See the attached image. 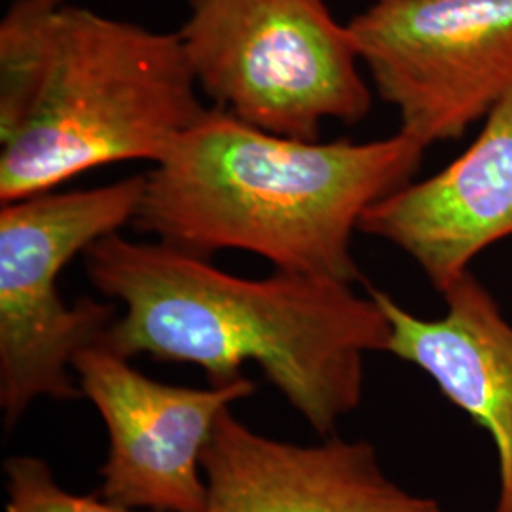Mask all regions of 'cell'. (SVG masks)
<instances>
[{"mask_svg": "<svg viewBox=\"0 0 512 512\" xmlns=\"http://www.w3.org/2000/svg\"><path fill=\"white\" fill-rule=\"evenodd\" d=\"M82 258L93 287L120 308L99 344L126 359L200 366L211 385L255 363L323 439L363 401L366 355L387 346L384 310L344 281L279 270L247 279L120 232Z\"/></svg>", "mask_w": 512, "mask_h": 512, "instance_id": "cell-1", "label": "cell"}, {"mask_svg": "<svg viewBox=\"0 0 512 512\" xmlns=\"http://www.w3.org/2000/svg\"><path fill=\"white\" fill-rule=\"evenodd\" d=\"M425 147L397 131L368 143L304 141L207 107L143 173L137 232L186 253L245 251L279 272L353 285L366 209L412 181Z\"/></svg>", "mask_w": 512, "mask_h": 512, "instance_id": "cell-2", "label": "cell"}, {"mask_svg": "<svg viewBox=\"0 0 512 512\" xmlns=\"http://www.w3.org/2000/svg\"><path fill=\"white\" fill-rule=\"evenodd\" d=\"M205 109L179 33L14 0L0 21V203L103 165L156 164Z\"/></svg>", "mask_w": 512, "mask_h": 512, "instance_id": "cell-3", "label": "cell"}, {"mask_svg": "<svg viewBox=\"0 0 512 512\" xmlns=\"http://www.w3.org/2000/svg\"><path fill=\"white\" fill-rule=\"evenodd\" d=\"M145 177L86 190L44 192L0 207V408L12 429L37 399L82 395L74 357L103 340L120 308L80 298L59 275L95 241L131 226Z\"/></svg>", "mask_w": 512, "mask_h": 512, "instance_id": "cell-4", "label": "cell"}, {"mask_svg": "<svg viewBox=\"0 0 512 512\" xmlns=\"http://www.w3.org/2000/svg\"><path fill=\"white\" fill-rule=\"evenodd\" d=\"M177 33L200 92L256 128L319 141L325 120L357 124L372 107L325 0H190Z\"/></svg>", "mask_w": 512, "mask_h": 512, "instance_id": "cell-5", "label": "cell"}, {"mask_svg": "<svg viewBox=\"0 0 512 512\" xmlns=\"http://www.w3.org/2000/svg\"><path fill=\"white\" fill-rule=\"evenodd\" d=\"M348 25L399 131L425 148L456 141L512 92V0H382Z\"/></svg>", "mask_w": 512, "mask_h": 512, "instance_id": "cell-6", "label": "cell"}, {"mask_svg": "<svg viewBox=\"0 0 512 512\" xmlns=\"http://www.w3.org/2000/svg\"><path fill=\"white\" fill-rule=\"evenodd\" d=\"M73 370L109 431L101 497L126 509L205 512V446L220 414L255 384L245 376L209 389L162 384L103 344L82 349Z\"/></svg>", "mask_w": 512, "mask_h": 512, "instance_id": "cell-7", "label": "cell"}, {"mask_svg": "<svg viewBox=\"0 0 512 512\" xmlns=\"http://www.w3.org/2000/svg\"><path fill=\"white\" fill-rule=\"evenodd\" d=\"M205 512H444L391 480L365 440L300 446L270 439L226 408L202 459Z\"/></svg>", "mask_w": 512, "mask_h": 512, "instance_id": "cell-8", "label": "cell"}, {"mask_svg": "<svg viewBox=\"0 0 512 512\" xmlns=\"http://www.w3.org/2000/svg\"><path fill=\"white\" fill-rule=\"evenodd\" d=\"M359 232L410 256L442 293L490 245L512 236V92L469 148L420 183L370 205Z\"/></svg>", "mask_w": 512, "mask_h": 512, "instance_id": "cell-9", "label": "cell"}, {"mask_svg": "<svg viewBox=\"0 0 512 512\" xmlns=\"http://www.w3.org/2000/svg\"><path fill=\"white\" fill-rule=\"evenodd\" d=\"M389 323L385 353L418 366L448 403L484 429L497 456L494 512H512V325L469 272L446 291V313L423 319L368 287Z\"/></svg>", "mask_w": 512, "mask_h": 512, "instance_id": "cell-10", "label": "cell"}, {"mask_svg": "<svg viewBox=\"0 0 512 512\" xmlns=\"http://www.w3.org/2000/svg\"><path fill=\"white\" fill-rule=\"evenodd\" d=\"M4 473L8 492L4 512H137L109 503L103 497L65 492L42 459L31 456L8 459Z\"/></svg>", "mask_w": 512, "mask_h": 512, "instance_id": "cell-11", "label": "cell"}, {"mask_svg": "<svg viewBox=\"0 0 512 512\" xmlns=\"http://www.w3.org/2000/svg\"><path fill=\"white\" fill-rule=\"evenodd\" d=\"M372 2H382V0H372Z\"/></svg>", "mask_w": 512, "mask_h": 512, "instance_id": "cell-12", "label": "cell"}]
</instances>
